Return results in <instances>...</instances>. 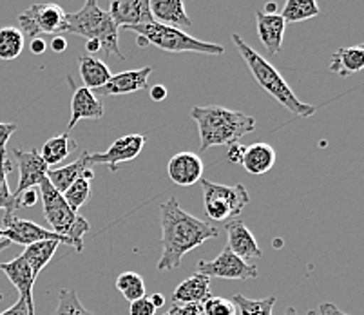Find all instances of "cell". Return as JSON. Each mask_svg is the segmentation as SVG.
<instances>
[{"label":"cell","mask_w":364,"mask_h":315,"mask_svg":"<svg viewBox=\"0 0 364 315\" xmlns=\"http://www.w3.org/2000/svg\"><path fill=\"white\" fill-rule=\"evenodd\" d=\"M161 225V257L160 270H172L181 265L183 255L201 247L205 241L218 237V228L205 223L196 215L180 207L176 198H168L160 207Z\"/></svg>","instance_id":"cell-1"},{"label":"cell","mask_w":364,"mask_h":315,"mask_svg":"<svg viewBox=\"0 0 364 315\" xmlns=\"http://www.w3.org/2000/svg\"><path fill=\"white\" fill-rule=\"evenodd\" d=\"M191 118L196 122L200 131V151L218 145L228 147L256 129L252 116L221 105H196L191 109Z\"/></svg>","instance_id":"cell-2"},{"label":"cell","mask_w":364,"mask_h":315,"mask_svg":"<svg viewBox=\"0 0 364 315\" xmlns=\"http://www.w3.org/2000/svg\"><path fill=\"white\" fill-rule=\"evenodd\" d=\"M232 44L236 46L237 53H240L241 58H243L245 64H247L248 71L252 73L254 80L259 84V87H263L268 95L272 96L277 104H281L287 111L292 112L294 116H299V118H309V116L316 114V105L301 102L296 96V92L292 91V87L287 84L283 75H281L267 58H263L256 49L250 48V46L241 38V35L234 33Z\"/></svg>","instance_id":"cell-3"},{"label":"cell","mask_w":364,"mask_h":315,"mask_svg":"<svg viewBox=\"0 0 364 315\" xmlns=\"http://www.w3.org/2000/svg\"><path fill=\"white\" fill-rule=\"evenodd\" d=\"M65 33L98 41L105 56H118L120 60H125L120 51V28L112 22L109 13L98 6V0H85L82 9L68 13Z\"/></svg>","instance_id":"cell-4"},{"label":"cell","mask_w":364,"mask_h":315,"mask_svg":"<svg viewBox=\"0 0 364 315\" xmlns=\"http://www.w3.org/2000/svg\"><path fill=\"white\" fill-rule=\"evenodd\" d=\"M127 31L136 33V44L140 48L154 46L167 53H201V55H218L225 53L221 44L214 42H205L188 35L183 29L172 28V26L158 24V22H149V24L129 28Z\"/></svg>","instance_id":"cell-5"},{"label":"cell","mask_w":364,"mask_h":315,"mask_svg":"<svg viewBox=\"0 0 364 315\" xmlns=\"http://www.w3.org/2000/svg\"><path fill=\"white\" fill-rule=\"evenodd\" d=\"M38 188H41L38 194L42 196V205H44V218L51 230L71 240L76 252L84 250V235L91 230L89 221L65 203L64 196L49 183L48 178L38 185Z\"/></svg>","instance_id":"cell-6"},{"label":"cell","mask_w":364,"mask_h":315,"mask_svg":"<svg viewBox=\"0 0 364 315\" xmlns=\"http://www.w3.org/2000/svg\"><path fill=\"white\" fill-rule=\"evenodd\" d=\"M203 188V210L210 221L234 220L250 203V196L245 185H220L201 180Z\"/></svg>","instance_id":"cell-7"},{"label":"cell","mask_w":364,"mask_h":315,"mask_svg":"<svg viewBox=\"0 0 364 315\" xmlns=\"http://www.w3.org/2000/svg\"><path fill=\"white\" fill-rule=\"evenodd\" d=\"M68 13L58 4H33L18 15V29L24 38L44 35H65Z\"/></svg>","instance_id":"cell-8"},{"label":"cell","mask_w":364,"mask_h":315,"mask_svg":"<svg viewBox=\"0 0 364 315\" xmlns=\"http://www.w3.org/2000/svg\"><path fill=\"white\" fill-rule=\"evenodd\" d=\"M198 272L207 275L208 279L218 277V279H230V281H250L256 279L259 272L256 265H250L237 257L234 252L228 250L227 247L220 252L216 260L213 261H198Z\"/></svg>","instance_id":"cell-9"},{"label":"cell","mask_w":364,"mask_h":315,"mask_svg":"<svg viewBox=\"0 0 364 315\" xmlns=\"http://www.w3.org/2000/svg\"><path fill=\"white\" fill-rule=\"evenodd\" d=\"M4 223L6 227L2 228V230H4V237L8 241H11V243L28 247V245L38 243V241L53 240V241H58L60 245L75 247V243H73L71 240H68V237H64V235L55 234V232L49 230V228L36 225L35 221H29V220H24V218H15V215H11V218L4 220Z\"/></svg>","instance_id":"cell-10"},{"label":"cell","mask_w":364,"mask_h":315,"mask_svg":"<svg viewBox=\"0 0 364 315\" xmlns=\"http://www.w3.org/2000/svg\"><path fill=\"white\" fill-rule=\"evenodd\" d=\"M145 144H147L145 134H125L118 138L107 151L91 152V161L92 165H107L111 172H117L118 165L138 158Z\"/></svg>","instance_id":"cell-11"},{"label":"cell","mask_w":364,"mask_h":315,"mask_svg":"<svg viewBox=\"0 0 364 315\" xmlns=\"http://www.w3.org/2000/svg\"><path fill=\"white\" fill-rule=\"evenodd\" d=\"M16 158V164H18V185H16V191L13 192V196L22 194L28 188H35L42 183V181L48 178L49 167L42 160L41 152L36 149L31 151H24V149H15L13 151Z\"/></svg>","instance_id":"cell-12"},{"label":"cell","mask_w":364,"mask_h":315,"mask_svg":"<svg viewBox=\"0 0 364 315\" xmlns=\"http://www.w3.org/2000/svg\"><path fill=\"white\" fill-rule=\"evenodd\" d=\"M225 230H227V248L230 252L241 257L243 261L252 265V261H257L263 257V250L257 245L256 237L247 225L241 220L234 218L225 223Z\"/></svg>","instance_id":"cell-13"},{"label":"cell","mask_w":364,"mask_h":315,"mask_svg":"<svg viewBox=\"0 0 364 315\" xmlns=\"http://www.w3.org/2000/svg\"><path fill=\"white\" fill-rule=\"evenodd\" d=\"M167 172L172 183L180 187H191L203 180L205 164L196 152H178L168 161Z\"/></svg>","instance_id":"cell-14"},{"label":"cell","mask_w":364,"mask_h":315,"mask_svg":"<svg viewBox=\"0 0 364 315\" xmlns=\"http://www.w3.org/2000/svg\"><path fill=\"white\" fill-rule=\"evenodd\" d=\"M109 16L118 28H136L152 21L149 0H111Z\"/></svg>","instance_id":"cell-15"},{"label":"cell","mask_w":364,"mask_h":315,"mask_svg":"<svg viewBox=\"0 0 364 315\" xmlns=\"http://www.w3.org/2000/svg\"><path fill=\"white\" fill-rule=\"evenodd\" d=\"M85 178V180L91 181L95 178V172H92V161H91V152L82 151L80 156L76 158L73 164L64 165V167L49 169L48 171V180L56 191L64 192L73 181Z\"/></svg>","instance_id":"cell-16"},{"label":"cell","mask_w":364,"mask_h":315,"mask_svg":"<svg viewBox=\"0 0 364 315\" xmlns=\"http://www.w3.org/2000/svg\"><path fill=\"white\" fill-rule=\"evenodd\" d=\"M105 114L104 104L95 91L87 87H73L71 118L68 124V132L75 129L80 120H102Z\"/></svg>","instance_id":"cell-17"},{"label":"cell","mask_w":364,"mask_h":315,"mask_svg":"<svg viewBox=\"0 0 364 315\" xmlns=\"http://www.w3.org/2000/svg\"><path fill=\"white\" fill-rule=\"evenodd\" d=\"M152 68L140 69H131V71L118 73V75H112L111 80L104 85L102 89H98V92L104 96H120V95H131V92H138L147 89L149 76H151Z\"/></svg>","instance_id":"cell-18"},{"label":"cell","mask_w":364,"mask_h":315,"mask_svg":"<svg viewBox=\"0 0 364 315\" xmlns=\"http://www.w3.org/2000/svg\"><path fill=\"white\" fill-rule=\"evenodd\" d=\"M256 28L261 44L267 49L268 55H277L281 51V48H283L284 29H287V22L283 21V16L279 13H276V15H267L261 9H257Z\"/></svg>","instance_id":"cell-19"},{"label":"cell","mask_w":364,"mask_h":315,"mask_svg":"<svg viewBox=\"0 0 364 315\" xmlns=\"http://www.w3.org/2000/svg\"><path fill=\"white\" fill-rule=\"evenodd\" d=\"M152 21L178 29H188L193 21L185 11L183 0H149Z\"/></svg>","instance_id":"cell-20"},{"label":"cell","mask_w":364,"mask_h":315,"mask_svg":"<svg viewBox=\"0 0 364 315\" xmlns=\"http://www.w3.org/2000/svg\"><path fill=\"white\" fill-rule=\"evenodd\" d=\"M210 279L207 275L196 274L188 275L187 279L181 281L172 294V303L174 304H203L205 299L210 297Z\"/></svg>","instance_id":"cell-21"},{"label":"cell","mask_w":364,"mask_h":315,"mask_svg":"<svg viewBox=\"0 0 364 315\" xmlns=\"http://www.w3.org/2000/svg\"><path fill=\"white\" fill-rule=\"evenodd\" d=\"M0 272H4L8 275V279L18 290L21 297H24L29 304L35 306V303H33V287H35L36 275L33 274L31 267L26 263L24 257L18 255L15 260L8 261V263H0Z\"/></svg>","instance_id":"cell-22"},{"label":"cell","mask_w":364,"mask_h":315,"mask_svg":"<svg viewBox=\"0 0 364 315\" xmlns=\"http://www.w3.org/2000/svg\"><path fill=\"white\" fill-rule=\"evenodd\" d=\"M276 160H277L276 149H274L272 145L264 144V142H257V144L245 147V154H243V160H241V165H243V169L248 172V174L261 176L276 165Z\"/></svg>","instance_id":"cell-23"},{"label":"cell","mask_w":364,"mask_h":315,"mask_svg":"<svg viewBox=\"0 0 364 315\" xmlns=\"http://www.w3.org/2000/svg\"><path fill=\"white\" fill-rule=\"evenodd\" d=\"M364 68V46H350V48H339L330 56L328 71L339 75L343 78L355 73L363 71Z\"/></svg>","instance_id":"cell-24"},{"label":"cell","mask_w":364,"mask_h":315,"mask_svg":"<svg viewBox=\"0 0 364 315\" xmlns=\"http://www.w3.org/2000/svg\"><path fill=\"white\" fill-rule=\"evenodd\" d=\"M78 71H80L84 87L91 91H98L111 80V69L100 58H95L91 55L78 56Z\"/></svg>","instance_id":"cell-25"},{"label":"cell","mask_w":364,"mask_h":315,"mask_svg":"<svg viewBox=\"0 0 364 315\" xmlns=\"http://www.w3.org/2000/svg\"><path fill=\"white\" fill-rule=\"evenodd\" d=\"M76 149H78L76 140H73L71 136H69V132H62V134H56L53 136V138H49V140L42 145V151L38 152H41L42 160H44V164L48 165V167H55V165L62 164V161H64L73 151H76Z\"/></svg>","instance_id":"cell-26"},{"label":"cell","mask_w":364,"mask_h":315,"mask_svg":"<svg viewBox=\"0 0 364 315\" xmlns=\"http://www.w3.org/2000/svg\"><path fill=\"white\" fill-rule=\"evenodd\" d=\"M58 247H60L58 241H53V240L38 241V243L28 245L21 255L24 257L26 263L31 267L33 274L38 275L42 270H44V267H48V263L53 260V255H55L56 248Z\"/></svg>","instance_id":"cell-27"},{"label":"cell","mask_w":364,"mask_h":315,"mask_svg":"<svg viewBox=\"0 0 364 315\" xmlns=\"http://www.w3.org/2000/svg\"><path fill=\"white\" fill-rule=\"evenodd\" d=\"M287 24H299L321 15L317 0H284L283 11L279 13Z\"/></svg>","instance_id":"cell-28"},{"label":"cell","mask_w":364,"mask_h":315,"mask_svg":"<svg viewBox=\"0 0 364 315\" xmlns=\"http://www.w3.org/2000/svg\"><path fill=\"white\" fill-rule=\"evenodd\" d=\"M26 46V38L22 31L15 26L0 28V60H15L22 55Z\"/></svg>","instance_id":"cell-29"},{"label":"cell","mask_w":364,"mask_h":315,"mask_svg":"<svg viewBox=\"0 0 364 315\" xmlns=\"http://www.w3.org/2000/svg\"><path fill=\"white\" fill-rule=\"evenodd\" d=\"M276 295H268L263 299H248L245 295H234L232 303L236 304V310L240 315H272L274 304H276Z\"/></svg>","instance_id":"cell-30"},{"label":"cell","mask_w":364,"mask_h":315,"mask_svg":"<svg viewBox=\"0 0 364 315\" xmlns=\"http://www.w3.org/2000/svg\"><path fill=\"white\" fill-rule=\"evenodd\" d=\"M117 288L129 303L145 297V281L136 272H124L117 277Z\"/></svg>","instance_id":"cell-31"},{"label":"cell","mask_w":364,"mask_h":315,"mask_svg":"<svg viewBox=\"0 0 364 315\" xmlns=\"http://www.w3.org/2000/svg\"><path fill=\"white\" fill-rule=\"evenodd\" d=\"M13 171L11 161L6 158L4 161H0V208H4L6 215L4 220L11 218L16 212V203H15V196H13L11 188H9L8 183V174Z\"/></svg>","instance_id":"cell-32"},{"label":"cell","mask_w":364,"mask_h":315,"mask_svg":"<svg viewBox=\"0 0 364 315\" xmlns=\"http://www.w3.org/2000/svg\"><path fill=\"white\" fill-rule=\"evenodd\" d=\"M53 315H97L84 306L78 299V294L73 288H64L58 294V306Z\"/></svg>","instance_id":"cell-33"},{"label":"cell","mask_w":364,"mask_h":315,"mask_svg":"<svg viewBox=\"0 0 364 315\" xmlns=\"http://www.w3.org/2000/svg\"><path fill=\"white\" fill-rule=\"evenodd\" d=\"M91 194H92L91 181L85 180V178H80V180L73 181V183L69 185L64 192H62L65 203H68L75 212L87 203V200L91 198Z\"/></svg>","instance_id":"cell-34"},{"label":"cell","mask_w":364,"mask_h":315,"mask_svg":"<svg viewBox=\"0 0 364 315\" xmlns=\"http://www.w3.org/2000/svg\"><path fill=\"white\" fill-rule=\"evenodd\" d=\"M201 311L205 315H236V304L230 299H225L220 295H210L205 303L201 304Z\"/></svg>","instance_id":"cell-35"},{"label":"cell","mask_w":364,"mask_h":315,"mask_svg":"<svg viewBox=\"0 0 364 315\" xmlns=\"http://www.w3.org/2000/svg\"><path fill=\"white\" fill-rule=\"evenodd\" d=\"M16 131V124H8V122H0V161H4L6 156V145H8L9 138L13 132Z\"/></svg>","instance_id":"cell-36"},{"label":"cell","mask_w":364,"mask_h":315,"mask_svg":"<svg viewBox=\"0 0 364 315\" xmlns=\"http://www.w3.org/2000/svg\"><path fill=\"white\" fill-rule=\"evenodd\" d=\"M0 315H35V306L29 304L24 297H18V301L13 306H9Z\"/></svg>","instance_id":"cell-37"},{"label":"cell","mask_w":364,"mask_h":315,"mask_svg":"<svg viewBox=\"0 0 364 315\" xmlns=\"http://www.w3.org/2000/svg\"><path fill=\"white\" fill-rule=\"evenodd\" d=\"M164 315H203L200 304H174Z\"/></svg>","instance_id":"cell-38"},{"label":"cell","mask_w":364,"mask_h":315,"mask_svg":"<svg viewBox=\"0 0 364 315\" xmlns=\"http://www.w3.org/2000/svg\"><path fill=\"white\" fill-rule=\"evenodd\" d=\"M131 315H154L156 314V308L152 306V303L149 301V297H141V299L131 303Z\"/></svg>","instance_id":"cell-39"},{"label":"cell","mask_w":364,"mask_h":315,"mask_svg":"<svg viewBox=\"0 0 364 315\" xmlns=\"http://www.w3.org/2000/svg\"><path fill=\"white\" fill-rule=\"evenodd\" d=\"M36 201H38V192L35 188H28V191H24L15 198L16 210L18 208H31L33 205H36Z\"/></svg>","instance_id":"cell-40"},{"label":"cell","mask_w":364,"mask_h":315,"mask_svg":"<svg viewBox=\"0 0 364 315\" xmlns=\"http://www.w3.org/2000/svg\"><path fill=\"white\" fill-rule=\"evenodd\" d=\"M243 154H245V145H241L240 142L236 144H230L228 145V151H227V160L234 165H241V160H243Z\"/></svg>","instance_id":"cell-41"},{"label":"cell","mask_w":364,"mask_h":315,"mask_svg":"<svg viewBox=\"0 0 364 315\" xmlns=\"http://www.w3.org/2000/svg\"><path fill=\"white\" fill-rule=\"evenodd\" d=\"M29 49H31L33 55H44L48 51V41H46L44 36H36V38H31L29 41Z\"/></svg>","instance_id":"cell-42"},{"label":"cell","mask_w":364,"mask_h":315,"mask_svg":"<svg viewBox=\"0 0 364 315\" xmlns=\"http://www.w3.org/2000/svg\"><path fill=\"white\" fill-rule=\"evenodd\" d=\"M48 46L51 48V51L64 53L65 49H68V38H65L64 35H55L53 36V41L49 42Z\"/></svg>","instance_id":"cell-43"},{"label":"cell","mask_w":364,"mask_h":315,"mask_svg":"<svg viewBox=\"0 0 364 315\" xmlns=\"http://www.w3.org/2000/svg\"><path fill=\"white\" fill-rule=\"evenodd\" d=\"M149 95H151L152 102H164L165 98H167V87L161 84L152 85V87L149 89Z\"/></svg>","instance_id":"cell-44"},{"label":"cell","mask_w":364,"mask_h":315,"mask_svg":"<svg viewBox=\"0 0 364 315\" xmlns=\"http://www.w3.org/2000/svg\"><path fill=\"white\" fill-rule=\"evenodd\" d=\"M319 315H348V314H344L341 308H337L336 304L332 303H323L319 306Z\"/></svg>","instance_id":"cell-45"},{"label":"cell","mask_w":364,"mask_h":315,"mask_svg":"<svg viewBox=\"0 0 364 315\" xmlns=\"http://www.w3.org/2000/svg\"><path fill=\"white\" fill-rule=\"evenodd\" d=\"M85 49H87V55H95V53H100L102 51V46L98 41H87L85 42Z\"/></svg>","instance_id":"cell-46"},{"label":"cell","mask_w":364,"mask_h":315,"mask_svg":"<svg viewBox=\"0 0 364 315\" xmlns=\"http://www.w3.org/2000/svg\"><path fill=\"white\" fill-rule=\"evenodd\" d=\"M149 301H151L152 306L156 308V310H160V308L165 304V297L161 294H152L151 297H149Z\"/></svg>","instance_id":"cell-47"},{"label":"cell","mask_w":364,"mask_h":315,"mask_svg":"<svg viewBox=\"0 0 364 315\" xmlns=\"http://www.w3.org/2000/svg\"><path fill=\"white\" fill-rule=\"evenodd\" d=\"M263 13H267V15H276L277 13V2H274V0H268L267 4L263 6V9H261Z\"/></svg>","instance_id":"cell-48"},{"label":"cell","mask_w":364,"mask_h":315,"mask_svg":"<svg viewBox=\"0 0 364 315\" xmlns=\"http://www.w3.org/2000/svg\"><path fill=\"white\" fill-rule=\"evenodd\" d=\"M9 245H11V241H8V240H2V241H0V252L6 250V248H8Z\"/></svg>","instance_id":"cell-49"},{"label":"cell","mask_w":364,"mask_h":315,"mask_svg":"<svg viewBox=\"0 0 364 315\" xmlns=\"http://www.w3.org/2000/svg\"><path fill=\"white\" fill-rule=\"evenodd\" d=\"M284 315H299V314H297V310H296V308H292V306H290L289 310H287V314H284Z\"/></svg>","instance_id":"cell-50"},{"label":"cell","mask_w":364,"mask_h":315,"mask_svg":"<svg viewBox=\"0 0 364 315\" xmlns=\"http://www.w3.org/2000/svg\"><path fill=\"white\" fill-rule=\"evenodd\" d=\"M2 240H6V237H4V230L0 228V241H2Z\"/></svg>","instance_id":"cell-51"},{"label":"cell","mask_w":364,"mask_h":315,"mask_svg":"<svg viewBox=\"0 0 364 315\" xmlns=\"http://www.w3.org/2000/svg\"><path fill=\"white\" fill-rule=\"evenodd\" d=\"M2 299H4V295H2V294H0V301H2Z\"/></svg>","instance_id":"cell-52"}]
</instances>
